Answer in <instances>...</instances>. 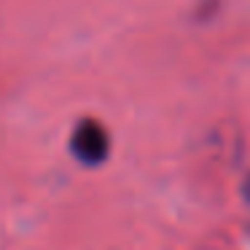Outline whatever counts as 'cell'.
Returning a JSON list of instances; mask_svg holds the SVG:
<instances>
[{
  "mask_svg": "<svg viewBox=\"0 0 250 250\" xmlns=\"http://www.w3.org/2000/svg\"><path fill=\"white\" fill-rule=\"evenodd\" d=\"M245 194H248V199H250V175H248V186H245Z\"/></svg>",
  "mask_w": 250,
  "mask_h": 250,
  "instance_id": "cell-2",
  "label": "cell"
},
{
  "mask_svg": "<svg viewBox=\"0 0 250 250\" xmlns=\"http://www.w3.org/2000/svg\"><path fill=\"white\" fill-rule=\"evenodd\" d=\"M70 148L83 164H103L110 153V137L94 119H83L70 137Z\"/></svg>",
  "mask_w": 250,
  "mask_h": 250,
  "instance_id": "cell-1",
  "label": "cell"
}]
</instances>
